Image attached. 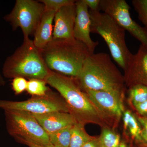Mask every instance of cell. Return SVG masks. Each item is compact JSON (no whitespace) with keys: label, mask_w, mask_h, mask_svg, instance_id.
Returning <instances> with one entry per match:
<instances>
[{"label":"cell","mask_w":147,"mask_h":147,"mask_svg":"<svg viewBox=\"0 0 147 147\" xmlns=\"http://www.w3.org/2000/svg\"><path fill=\"white\" fill-rule=\"evenodd\" d=\"M76 81L84 91L123 92L124 79L107 53H93L85 61Z\"/></svg>","instance_id":"cell-1"},{"label":"cell","mask_w":147,"mask_h":147,"mask_svg":"<svg viewBox=\"0 0 147 147\" xmlns=\"http://www.w3.org/2000/svg\"><path fill=\"white\" fill-rule=\"evenodd\" d=\"M41 53L50 70L74 78L79 76L85 61L92 54L74 38L53 39Z\"/></svg>","instance_id":"cell-2"},{"label":"cell","mask_w":147,"mask_h":147,"mask_svg":"<svg viewBox=\"0 0 147 147\" xmlns=\"http://www.w3.org/2000/svg\"><path fill=\"white\" fill-rule=\"evenodd\" d=\"M45 81L59 92L78 123L84 125L99 118L100 113L75 78L50 70Z\"/></svg>","instance_id":"cell-3"},{"label":"cell","mask_w":147,"mask_h":147,"mask_svg":"<svg viewBox=\"0 0 147 147\" xmlns=\"http://www.w3.org/2000/svg\"><path fill=\"white\" fill-rule=\"evenodd\" d=\"M50 71L41 51L30 38H24L22 45L7 58L3 67V74L7 79L21 77L45 80Z\"/></svg>","instance_id":"cell-4"},{"label":"cell","mask_w":147,"mask_h":147,"mask_svg":"<svg viewBox=\"0 0 147 147\" xmlns=\"http://www.w3.org/2000/svg\"><path fill=\"white\" fill-rule=\"evenodd\" d=\"M89 13L91 32L102 37L114 60L124 69L132 54L125 42V31L106 13L90 10Z\"/></svg>","instance_id":"cell-5"},{"label":"cell","mask_w":147,"mask_h":147,"mask_svg":"<svg viewBox=\"0 0 147 147\" xmlns=\"http://www.w3.org/2000/svg\"><path fill=\"white\" fill-rule=\"evenodd\" d=\"M7 128L9 134L16 140L28 141L49 147L48 134L31 113L21 110H5Z\"/></svg>","instance_id":"cell-6"},{"label":"cell","mask_w":147,"mask_h":147,"mask_svg":"<svg viewBox=\"0 0 147 147\" xmlns=\"http://www.w3.org/2000/svg\"><path fill=\"white\" fill-rule=\"evenodd\" d=\"M45 7L39 1L17 0L10 13L4 17L13 30L20 28L24 38L34 35L45 12Z\"/></svg>","instance_id":"cell-7"},{"label":"cell","mask_w":147,"mask_h":147,"mask_svg":"<svg viewBox=\"0 0 147 147\" xmlns=\"http://www.w3.org/2000/svg\"><path fill=\"white\" fill-rule=\"evenodd\" d=\"M62 100L50 90L46 95L33 96L25 101L0 100V108L4 111L21 110L33 115H42L55 112L69 113L65 101Z\"/></svg>","instance_id":"cell-8"},{"label":"cell","mask_w":147,"mask_h":147,"mask_svg":"<svg viewBox=\"0 0 147 147\" xmlns=\"http://www.w3.org/2000/svg\"><path fill=\"white\" fill-rule=\"evenodd\" d=\"M130 7L125 0H100L99 9L108 14L147 48V29L132 19Z\"/></svg>","instance_id":"cell-9"},{"label":"cell","mask_w":147,"mask_h":147,"mask_svg":"<svg viewBox=\"0 0 147 147\" xmlns=\"http://www.w3.org/2000/svg\"><path fill=\"white\" fill-rule=\"evenodd\" d=\"M85 92L102 115L117 118L122 115L124 110L121 100L123 92L88 91Z\"/></svg>","instance_id":"cell-10"},{"label":"cell","mask_w":147,"mask_h":147,"mask_svg":"<svg viewBox=\"0 0 147 147\" xmlns=\"http://www.w3.org/2000/svg\"><path fill=\"white\" fill-rule=\"evenodd\" d=\"M124 82L129 87L147 86V48L140 45L135 54H131L125 69Z\"/></svg>","instance_id":"cell-11"},{"label":"cell","mask_w":147,"mask_h":147,"mask_svg":"<svg viewBox=\"0 0 147 147\" xmlns=\"http://www.w3.org/2000/svg\"><path fill=\"white\" fill-rule=\"evenodd\" d=\"M76 17L74 29V37L86 46L90 53H94L98 45V41H94L90 36L91 19L89 8L84 0L76 1Z\"/></svg>","instance_id":"cell-12"},{"label":"cell","mask_w":147,"mask_h":147,"mask_svg":"<svg viewBox=\"0 0 147 147\" xmlns=\"http://www.w3.org/2000/svg\"><path fill=\"white\" fill-rule=\"evenodd\" d=\"M76 17V2L64 7L56 12L54 20L53 39L74 38V29Z\"/></svg>","instance_id":"cell-13"},{"label":"cell","mask_w":147,"mask_h":147,"mask_svg":"<svg viewBox=\"0 0 147 147\" xmlns=\"http://www.w3.org/2000/svg\"><path fill=\"white\" fill-rule=\"evenodd\" d=\"M32 115L48 135L78 123L73 115L66 112H55L42 115Z\"/></svg>","instance_id":"cell-14"},{"label":"cell","mask_w":147,"mask_h":147,"mask_svg":"<svg viewBox=\"0 0 147 147\" xmlns=\"http://www.w3.org/2000/svg\"><path fill=\"white\" fill-rule=\"evenodd\" d=\"M55 13L54 11H45L34 34V44L40 51L53 39V24Z\"/></svg>","instance_id":"cell-15"},{"label":"cell","mask_w":147,"mask_h":147,"mask_svg":"<svg viewBox=\"0 0 147 147\" xmlns=\"http://www.w3.org/2000/svg\"><path fill=\"white\" fill-rule=\"evenodd\" d=\"M93 138L87 133L84 125L78 122L73 125L69 147H82Z\"/></svg>","instance_id":"cell-16"},{"label":"cell","mask_w":147,"mask_h":147,"mask_svg":"<svg viewBox=\"0 0 147 147\" xmlns=\"http://www.w3.org/2000/svg\"><path fill=\"white\" fill-rule=\"evenodd\" d=\"M73 125L67 127L48 135L53 147H69Z\"/></svg>","instance_id":"cell-17"},{"label":"cell","mask_w":147,"mask_h":147,"mask_svg":"<svg viewBox=\"0 0 147 147\" xmlns=\"http://www.w3.org/2000/svg\"><path fill=\"white\" fill-rule=\"evenodd\" d=\"M98 138L102 147H127L125 144L121 142L118 134L107 127L102 129Z\"/></svg>","instance_id":"cell-18"},{"label":"cell","mask_w":147,"mask_h":147,"mask_svg":"<svg viewBox=\"0 0 147 147\" xmlns=\"http://www.w3.org/2000/svg\"><path fill=\"white\" fill-rule=\"evenodd\" d=\"M45 80L39 79H30L28 81L26 90L27 92L33 96H44L50 90L46 86Z\"/></svg>","instance_id":"cell-19"},{"label":"cell","mask_w":147,"mask_h":147,"mask_svg":"<svg viewBox=\"0 0 147 147\" xmlns=\"http://www.w3.org/2000/svg\"><path fill=\"white\" fill-rule=\"evenodd\" d=\"M129 99L133 105L147 100V86L136 85L129 87Z\"/></svg>","instance_id":"cell-20"},{"label":"cell","mask_w":147,"mask_h":147,"mask_svg":"<svg viewBox=\"0 0 147 147\" xmlns=\"http://www.w3.org/2000/svg\"><path fill=\"white\" fill-rule=\"evenodd\" d=\"M74 0H41L39 1L43 4L45 11H52L57 12L66 6L75 3Z\"/></svg>","instance_id":"cell-21"},{"label":"cell","mask_w":147,"mask_h":147,"mask_svg":"<svg viewBox=\"0 0 147 147\" xmlns=\"http://www.w3.org/2000/svg\"><path fill=\"white\" fill-rule=\"evenodd\" d=\"M132 4L139 19L147 29V0H133Z\"/></svg>","instance_id":"cell-22"},{"label":"cell","mask_w":147,"mask_h":147,"mask_svg":"<svg viewBox=\"0 0 147 147\" xmlns=\"http://www.w3.org/2000/svg\"><path fill=\"white\" fill-rule=\"evenodd\" d=\"M128 129L131 137L137 141H143L142 138V129L141 124L136 118L135 116L132 114L127 125Z\"/></svg>","instance_id":"cell-23"},{"label":"cell","mask_w":147,"mask_h":147,"mask_svg":"<svg viewBox=\"0 0 147 147\" xmlns=\"http://www.w3.org/2000/svg\"><path fill=\"white\" fill-rule=\"evenodd\" d=\"M28 81L23 77H18L14 78L11 83V86L16 94L22 93L26 90Z\"/></svg>","instance_id":"cell-24"},{"label":"cell","mask_w":147,"mask_h":147,"mask_svg":"<svg viewBox=\"0 0 147 147\" xmlns=\"http://www.w3.org/2000/svg\"><path fill=\"white\" fill-rule=\"evenodd\" d=\"M138 120L142 127V140L147 144V118L142 117L139 118Z\"/></svg>","instance_id":"cell-25"},{"label":"cell","mask_w":147,"mask_h":147,"mask_svg":"<svg viewBox=\"0 0 147 147\" xmlns=\"http://www.w3.org/2000/svg\"><path fill=\"white\" fill-rule=\"evenodd\" d=\"M134 106L137 112L143 117L147 118V100Z\"/></svg>","instance_id":"cell-26"},{"label":"cell","mask_w":147,"mask_h":147,"mask_svg":"<svg viewBox=\"0 0 147 147\" xmlns=\"http://www.w3.org/2000/svg\"><path fill=\"white\" fill-rule=\"evenodd\" d=\"M88 8L92 11H100V0H84Z\"/></svg>","instance_id":"cell-27"},{"label":"cell","mask_w":147,"mask_h":147,"mask_svg":"<svg viewBox=\"0 0 147 147\" xmlns=\"http://www.w3.org/2000/svg\"><path fill=\"white\" fill-rule=\"evenodd\" d=\"M132 113L129 110H127L123 112V120L124 128L125 130L127 129V125L131 118Z\"/></svg>","instance_id":"cell-28"},{"label":"cell","mask_w":147,"mask_h":147,"mask_svg":"<svg viewBox=\"0 0 147 147\" xmlns=\"http://www.w3.org/2000/svg\"><path fill=\"white\" fill-rule=\"evenodd\" d=\"M82 147H102L99 138L94 137L92 139L86 143Z\"/></svg>","instance_id":"cell-29"},{"label":"cell","mask_w":147,"mask_h":147,"mask_svg":"<svg viewBox=\"0 0 147 147\" xmlns=\"http://www.w3.org/2000/svg\"><path fill=\"white\" fill-rule=\"evenodd\" d=\"M19 142L25 144L28 146L29 147H49L42 146V145L32 143V142H28V141H25V140H21V141H19Z\"/></svg>","instance_id":"cell-30"},{"label":"cell","mask_w":147,"mask_h":147,"mask_svg":"<svg viewBox=\"0 0 147 147\" xmlns=\"http://www.w3.org/2000/svg\"><path fill=\"white\" fill-rule=\"evenodd\" d=\"M5 84V82L1 74H0V86H3Z\"/></svg>","instance_id":"cell-31"},{"label":"cell","mask_w":147,"mask_h":147,"mask_svg":"<svg viewBox=\"0 0 147 147\" xmlns=\"http://www.w3.org/2000/svg\"></svg>","instance_id":"cell-32"}]
</instances>
